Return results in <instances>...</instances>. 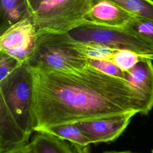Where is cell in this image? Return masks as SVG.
Here are the masks:
<instances>
[{"instance_id":"obj_22","label":"cell","mask_w":153,"mask_h":153,"mask_svg":"<svg viewBox=\"0 0 153 153\" xmlns=\"http://www.w3.org/2000/svg\"><path fill=\"white\" fill-rule=\"evenodd\" d=\"M103 153H135V152H132L130 151H106V152H104Z\"/></svg>"},{"instance_id":"obj_6","label":"cell","mask_w":153,"mask_h":153,"mask_svg":"<svg viewBox=\"0 0 153 153\" xmlns=\"http://www.w3.org/2000/svg\"><path fill=\"white\" fill-rule=\"evenodd\" d=\"M136 114V112L121 113L76 124L91 143H108L115 140L124 131Z\"/></svg>"},{"instance_id":"obj_15","label":"cell","mask_w":153,"mask_h":153,"mask_svg":"<svg viewBox=\"0 0 153 153\" xmlns=\"http://www.w3.org/2000/svg\"><path fill=\"white\" fill-rule=\"evenodd\" d=\"M75 48L88 58L110 60L115 49L93 42L78 41L74 39Z\"/></svg>"},{"instance_id":"obj_2","label":"cell","mask_w":153,"mask_h":153,"mask_svg":"<svg viewBox=\"0 0 153 153\" xmlns=\"http://www.w3.org/2000/svg\"><path fill=\"white\" fill-rule=\"evenodd\" d=\"M68 33L38 32L35 48L27 62L31 66L75 72L89 67L88 57L77 50Z\"/></svg>"},{"instance_id":"obj_7","label":"cell","mask_w":153,"mask_h":153,"mask_svg":"<svg viewBox=\"0 0 153 153\" xmlns=\"http://www.w3.org/2000/svg\"><path fill=\"white\" fill-rule=\"evenodd\" d=\"M37 38L38 31L30 16L10 26L1 34L0 50H17L31 56Z\"/></svg>"},{"instance_id":"obj_23","label":"cell","mask_w":153,"mask_h":153,"mask_svg":"<svg viewBox=\"0 0 153 153\" xmlns=\"http://www.w3.org/2000/svg\"><path fill=\"white\" fill-rule=\"evenodd\" d=\"M152 153H153V150H152Z\"/></svg>"},{"instance_id":"obj_20","label":"cell","mask_w":153,"mask_h":153,"mask_svg":"<svg viewBox=\"0 0 153 153\" xmlns=\"http://www.w3.org/2000/svg\"><path fill=\"white\" fill-rule=\"evenodd\" d=\"M4 153H35L30 142L10 149Z\"/></svg>"},{"instance_id":"obj_8","label":"cell","mask_w":153,"mask_h":153,"mask_svg":"<svg viewBox=\"0 0 153 153\" xmlns=\"http://www.w3.org/2000/svg\"><path fill=\"white\" fill-rule=\"evenodd\" d=\"M133 15L108 0H92L85 22L110 27H125Z\"/></svg>"},{"instance_id":"obj_16","label":"cell","mask_w":153,"mask_h":153,"mask_svg":"<svg viewBox=\"0 0 153 153\" xmlns=\"http://www.w3.org/2000/svg\"><path fill=\"white\" fill-rule=\"evenodd\" d=\"M125 28L153 48V21L134 17Z\"/></svg>"},{"instance_id":"obj_1","label":"cell","mask_w":153,"mask_h":153,"mask_svg":"<svg viewBox=\"0 0 153 153\" xmlns=\"http://www.w3.org/2000/svg\"><path fill=\"white\" fill-rule=\"evenodd\" d=\"M30 67L34 131L121 113L146 115L153 106L128 81L90 66L75 72Z\"/></svg>"},{"instance_id":"obj_19","label":"cell","mask_w":153,"mask_h":153,"mask_svg":"<svg viewBox=\"0 0 153 153\" xmlns=\"http://www.w3.org/2000/svg\"><path fill=\"white\" fill-rule=\"evenodd\" d=\"M22 64L7 53L0 51V81L7 78Z\"/></svg>"},{"instance_id":"obj_5","label":"cell","mask_w":153,"mask_h":153,"mask_svg":"<svg viewBox=\"0 0 153 153\" xmlns=\"http://www.w3.org/2000/svg\"><path fill=\"white\" fill-rule=\"evenodd\" d=\"M68 33L74 39L102 44L115 50H127L153 60V48L125 27L84 22Z\"/></svg>"},{"instance_id":"obj_12","label":"cell","mask_w":153,"mask_h":153,"mask_svg":"<svg viewBox=\"0 0 153 153\" xmlns=\"http://www.w3.org/2000/svg\"><path fill=\"white\" fill-rule=\"evenodd\" d=\"M32 16L27 0H1L0 33L16 23Z\"/></svg>"},{"instance_id":"obj_17","label":"cell","mask_w":153,"mask_h":153,"mask_svg":"<svg viewBox=\"0 0 153 153\" xmlns=\"http://www.w3.org/2000/svg\"><path fill=\"white\" fill-rule=\"evenodd\" d=\"M145 57L130 50H115L110 61L123 71H127Z\"/></svg>"},{"instance_id":"obj_21","label":"cell","mask_w":153,"mask_h":153,"mask_svg":"<svg viewBox=\"0 0 153 153\" xmlns=\"http://www.w3.org/2000/svg\"><path fill=\"white\" fill-rule=\"evenodd\" d=\"M44 0H27L31 14L35 13Z\"/></svg>"},{"instance_id":"obj_9","label":"cell","mask_w":153,"mask_h":153,"mask_svg":"<svg viewBox=\"0 0 153 153\" xmlns=\"http://www.w3.org/2000/svg\"><path fill=\"white\" fill-rule=\"evenodd\" d=\"M29 138L0 100V153L29 142Z\"/></svg>"},{"instance_id":"obj_18","label":"cell","mask_w":153,"mask_h":153,"mask_svg":"<svg viewBox=\"0 0 153 153\" xmlns=\"http://www.w3.org/2000/svg\"><path fill=\"white\" fill-rule=\"evenodd\" d=\"M88 64L90 67L101 72L114 77L127 80L126 72L121 69L110 60L88 58Z\"/></svg>"},{"instance_id":"obj_14","label":"cell","mask_w":153,"mask_h":153,"mask_svg":"<svg viewBox=\"0 0 153 153\" xmlns=\"http://www.w3.org/2000/svg\"><path fill=\"white\" fill-rule=\"evenodd\" d=\"M134 17L153 21L152 0H108Z\"/></svg>"},{"instance_id":"obj_3","label":"cell","mask_w":153,"mask_h":153,"mask_svg":"<svg viewBox=\"0 0 153 153\" xmlns=\"http://www.w3.org/2000/svg\"><path fill=\"white\" fill-rule=\"evenodd\" d=\"M0 100L13 118L30 137L34 131L32 123L33 78L30 66L25 62L0 81Z\"/></svg>"},{"instance_id":"obj_13","label":"cell","mask_w":153,"mask_h":153,"mask_svg":"<svg viewBox=\"0 0 153 153\" xmlns=\"http://www.w3.org/2000/svg\"><path fill=\"white\" fill-rule=\"evenodd\" d=\"M30 142L35 153H75L67 141L44 131H35Z\"/></svg>"},{"instance_id":"obj_4","label":"cell","mask_w":153,"mask_h":153,"mask_svg":"<svg viewBox=\"0 0 153 153\" xmlns=\"http://www.w3.org/2000/svg\"><path fill=\"white\" fill-rule=\"evenodd\" d=\"M92 0H44L32 16L38 32L68 33L85 22Z\"/></svg>"},{"instance_id":"obj_11","label":"cell","mask_w":153,"mask_h":153,"mask_svg":"<svg viewBox=\"0 0 153 153\" xmlns=\"http://www.w3.org/2000/svg\"><path fill=\"white\" fill-rule=\"evenodd\" d=\"M39 131L67 141L75 153H91V143L76 123L51 126Z\"/></svg>"},{"instance_id":"obj_10","label":"cell","mask_w":153,"mask_h":153,"mask_svg":"<svg viewBox=\"0 0 153 153\" xmlns=\"http://www.w3.org/2000/svg\"><path fill=\"white\" fill-rule=\"evenodd\" d=\"M127 79L137 88L153 105V64L145 57L126 71Z\"/></svg>"}]
</instances>
